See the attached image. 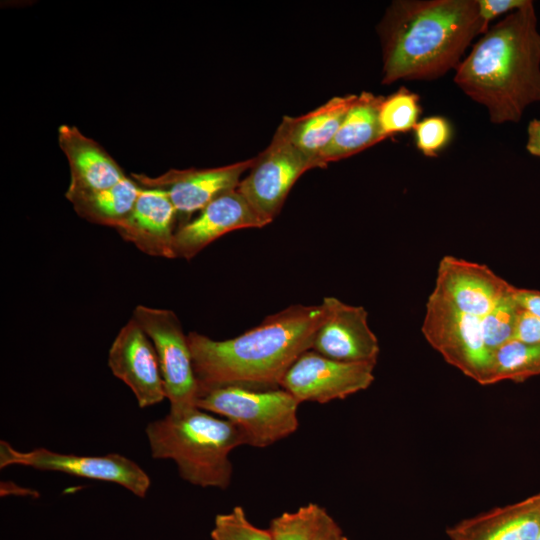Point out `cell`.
I'll use <instances>...</instances> for the list:
<instances>
[{
	"label": "cell",
	"mask_w": 540,
	"mask_h": 540,
	"mask_svg": "<svg viewBox=\"0 0 540 540\" xmlns=\"http://www.w3.org/2000/svg\"><path fill=\"white\" fill-rule=\"evenodd\" d=\"M320 167L276 131L269 146L257 157L238 191L266 220L279 214L287 195L307 170Z\"/></svg>",
	"instance_id": "cell-9"
},
{
	"label": "cell",
	"mask_w": 540,
	"mask_h": 540,
	"mask_svg": "<svg viewBox=\"0 0 540 540\" xmlns=\"http://www.w3.org/2000/svg\"><path fill=\"white\" fill-rule=\"evenodd\" d=\"M357 95L337 96L298 117L285 116L277 131L320 167L319 154L330 143Z\"/></svg>",
	"instance_id": "cell-19"
},
{
	"label": "cell",
	"mask_w": 540,
	"mask_h": 540,
	"mask_svg": "<svg viewBox=\"0 0 540 540\" xmlns=\"http://www.w3.org/2000/svg\"><path fill=\"white\" fill-rule=\"evenodd\" d=\"M419 95L402 86L383 97L379 106V123L385 138L414 129L421 113Z\"/></svg>",
	"instance_id": "cell-23"
},
{
	"label": "cell",
	"mask_w": 540,
	"mask_h": 540,
	"mask_svg": "<svg viewBox=\"0 0 540 540\" xmlns=\"http://www.w3.org/2000/svg\"><path fill=\"white\" fill-rule=\"evenodd\" d=\"M254 160L215 168L172 169L157 177L135 173L131 177L143 187L164 190L176 209L180 226L217 197L237 189L243 173L252 167Z\"/></svg>",
	"instance_id": "cell-11"
},
{
	"label": "cell",
	"mask_w": 540,
	"mask_h": 540,
	"mask_svg": "<svg viewBox=\"0 0 540 540\" xmlns=\"http://www.w3.org/2000/svg\"><path fill=\"white\" fill-rule=\"evenodd\" d=\"M454 82L483 105L493 124L516 123L540 101V33L534 4L509 13L472 47Z\"/></svg>",
	"instance_id": "cell-3"
},
{
	"label": "cell",
	"mask_w": 540,
	"mask_h": 540,
	"mask_svg": "<svg viewBox=\"0 0 540 540\" xmlns=\"http://www.w3.org/2000/svg\"><path fill=\"white\" fill-rule=\"evenodd\" d=\"M376 364L337 361L309 349L283 376L280 388L300 403H327L366 390L373 383Z\"/></svg>",
	"instance_id": "cell-10"
},
{
	"label": "cell",
	"mask_w": 540,
	"mask_h": 540,
	"mask_svg": "<svg viewBox=\"0 0 540 540\" xmlns=\"http://www.w3.org/2000/svg\"><path fill=\"white\" fill-rule=\"evenodd\" d=\"M520 309L513 293L480 319L485 342L493 353L513 339Z\"/></svg>",
	"instance_id": "cell-25"
},
{
	"label": "cell",
	"mask_w": 540,
	"mask_h": 540,
	"mask_svg": "<svg viewBox=\"0 0 540 540\" xmlns=\"http://www.w3.org/2000/svg\"><path fill=\"white\" fill-rule=\"evenodd\" d=\"M514 298L522 310L540 318V291L516 287Z\"/></svg>",
	"instance_id": "cell-31"
},
{
	"label": "cell",
	"mask_w": 540,
	"mask_h": 540,
	"mask_svg": "<svg viewBox=\"0 0 540 540\" xmlns=\"http://www.w3.org/2000/svg\"><path fill=\"white\" fill-rule=\"evenodd\" d=\"M132 317L151 339L160 365L166 398L171 413L196 406L199 388L187 335L172 310L135 307Z\"/></svg>",
	"instance_id": "cell-7"
},
{
	"label": "cell",
	"mask_w": 540,
	"mask_h": 540,
	"mask_svg": "<svg viewBox=\"0 0 540 540\" xmlns=\"http://www.w3.org/2000/svg\"><path fill=\"white\" fill-rule=\"evenodd\" d=\"M416 148L426 157H437L452 139L453 129L443 116H429L419 121L414 129Z\"/></svg>",
	"instance_id": "cell-27"
},
{
	"label": "cell",
	"mask_w": 540,
	"mask_h": 540,
	"mask_svg": "<svg viewBox=\"0 0 540 540\" xmlns=\"http://www.w3.org/2000/svg\"><path fill=\"white\" fill-rule=\"evenodd\" d=\"M382 99V96L370 92L357 95L336 134L318 156L323 167L329 162L350 157L386 139L379 123Z\"/></svg>",
	"instance_id": "cell-20"
},
{
	"label": "cell",
	"mask_w": 540,
	"mask_h": 540,
	"mask_svg": "<svg viewBox=\"0 0 540 540\" xmlns=\"http://www.w3.org/2000/svg\"><path fill=\"white\" fill-rule=\"evenodd\" d=\"M540 375V343L510 340L493 353L491 384L524 382Z\"/></svg>",
	"instance_id": "cell-22"
},
{
	"label": "cell",
	"mask_w": 540,
	"mask_h": 540,
	"mask_svg": "<svg viewBox=\"0 0 540 540\" xmlns=\"http://www.w3.org/2000/svg\"><path fill=\"white\" fill-rule=\"evenodd\" d=\"M269 223L238 189L229 191L211 201L194 219L177 227L173 240L174 258L190 260L231 231L262 228Z\"/></svg>",
	"instance_id": "cell-14"
},
{
	"label": "cell",
	"mask_w": 540,
	"mask_h": 540,
	"mask_svg": "<svg viewBox=\"0 0 540 540\" xmlns=\"http://www.w3.org/2000/svg\"><path fill=\"white\" fill-rule=\"evenodd\" d=\"M326 510L308 503L293 512H283L270 521L272 540H312Z\"/></svg>",
	"instance_id": "cell-24"
},
{
	"label": "cell",
	"mask_w": 540,
	"mask_h": 540,
	"mask_svg": "<svg viewBox=\"0 0 540 540\" xmlns=\"http://www.w3.org/2000/svg\"><path fill=\"white\" fill-rule=\"evenodd\" d=\"M421 330L448 364L481 385H491L493 351L485 342L480 318L431 292Z\"/></svg>",
	"instance_id": "cell-6"
},
{
	"label": "cell",
	"mask_w": 540,
	"mask_h": 540,
	"mask_svg": "<svg viewBox=\"0 0 540 540\" xmlns=\"http://www.w3.org/2000/svg\"><path fill=\"white\" fill-rule=\"evenodd\" d=\"M323 302L327 316L315 334L311 349L337 361L376 364L380 347L369 327L366 309L335 297H325Z\"/></svg>",
	"instance_id": "cell-15"
},
{
	"label": "cell",
	"mask_w": 540,
	"mask_h": 540,
	"mask_svg": "<svg viewBox=\"0 0 540 540\" xmlns=\"http://www.w3.org/2000/svg\"><path fill=\"white\" fill-rule=\"evenodd\" d=\"M108 366L131 389L140 408L151 407L166 398L155 347L133 317L113 340Z\"/></svg>",
	"instance_id": "cell-13"
},
{
	"label": "cell",
	"mask_w": 540,
	"mask_h": 540,
	"mask_svg": "<svg viewBox=\"0 0 540 540\" xmlns=\"http://www.w3.org/2000/svg\"><path fill=\"white\" fill-rule=\"evenodd\" d=\"M58 143L70 168V184L65 193L67 200L112 187L127 177L112 156L76 126L61 125L58 128Z\"/></svg>",
	"instance_id": "cell-17"
},
{
	"label": "cell",
	"mask_w": 540,
	"mask_h": 540,
	"mask_svg": "<svg viewBox=\"0 0 540 540\" xmlns=\"http://www.w3.org/2000/svg\"><path fill=\"white\" fill-rule=\"evenodd\" d=\"M142 186L127 176L112 187L68 199L75 212L88 222L116 229L131 214Z\"/></svg>",
	"instance_id": "cell-21"
},
{
	"label": "cell",
	"mask_w": 540,
	"mask_h": 540,
	"mask_svg": "<svg viewBox=\"0 0 540 540\" xmlns=\"http://www.w3.org/2000/svg\"><path fill=\"white\" fill-rule=\"evenodd\" d=\"M300 402L282 388L258 390L222 386L198 395L196 406L233 423L245 445L265 448L292 435L298 428Z\"/></svg>",
	"instance_id": "cell-5"
},
{
	"label": "cell",
	"mask_w": 540,
	"mask_h": 540,
	"mask_svg": "<svg viewBox=\"0 0 540 540\" xmlns=\"http://www.w3.org/2000/svg\"><path fill=\"white\" fill-rule=\"evenodd\" d=\"M312 540H348L340 526L326 511Z\"/></svg>",
	"instance_id": "cell-30"
},
{
	"label": "cell",
	"mask_w": 540,
	"mask_h": 540,
	"mask_svg": "<svg viewBox=\"0 0 540 540\" xmlns=\"http://www.w3.org/2000/svg\"><path fill=\"white\" fill-rule=\"evenodd\" d=\"M22 465L40 471H55L92 480L119 484L138 497H145L151 480L133 460L118 453L101 456L63 454L46 448L18 451L0 441V467Z\"/></svg>",
	"instance_id": "cell-8"
},
{
	"label": "cell",
	"mask_w": 540,
	"mask_h": 540,
	"mask_svg": "<svg viewBox=\"0 0 540 540\" xmlns=\"http://www.w3.org/2000/svg\"><path fill=\"white\" fill-rule=\"evenodd\" d=\"M515 288L484 264L446 255L439 261L432 292L461 312L481 319Z\"/></svg>",
	"instance_id": "cell-12"
},
{
	"label": "cell",
	"mask_w": 540,
	"mask_h": 540,
	"mask_svg": "<svg viewBox=\"0 0 540 540\" xmlns=\"http://www.w3.org/2000/svg\"><path fill=\"white\" fill-rule=\"evenodd\" d=\"M526 150L540 157V119H533L528 124Z\"/></svg>",
	"instance_id": "cell-32"
},
{
	"label": "cell",
	"mask_w": 540,
	"mask_h": 540,
	"mask_svg": "<svg viewBox=\"0 0 540 540\" xmlns=\"http://www.w3.org/2000/svg\"><path fill=\"white\" fill-rule=\"evenodd\" d=\"M539 532L540 492L462 519L446 529L450 540H537Z\"/></svg>",
	"instance_id": "cell-18"
},
{
	"label": "cell",
	"mask_w": 540,
	"mask_h": 540,
	"mask_svg": "<svg viewBox=\"0 0 540 540\" xmlns=\"http://www.w3.org/2000/svg\"><path fill=\"white\" fill-rule=\"evenodd\" d=\"M212 540H272L270 531L253 525L241 506L218 514L211 531Z\"/></svg>",
	"instance_id": "cell-26"
},
{
	"label": "cell",
	"mask_w": 540,
	"mask_h": 540,
	"mask_svg": "<svg viewBox=\"0 0 540 540\" xmlns=\"http://www.w3.org/2000/svg\"><path fill=\"white\" fill-rule=\"evenodd\" d=\"M537 540H540V532H539V536H538V539Z\"/></svg>",
	"instance_id": "cell-33"
},
{
	"label": "cell",
	"mask_w": 540,
	"mask_h": 540,
	"mask_svg": "<svg viewBox=\"0 0 540 540\" xmlns=\"http://www.w3.org/2000/svg\"><path fill=\"white\" fill-rule=\"evenodd\" d=\"M177 212L168 194L159 188H141L129 217L115 230L143 253L173 259Z\"/></svg>",
	"instance_id": "cell-16"
},
{
	"label": "cell",
	"mask_w": 540,
	"mask_h": 540,
	"mask_svg": "<svg viewBox=\"0 0 540 540\" xmlns=\"http://www.w3.org/2000/svg\"><path fill=\"white\" fill-rule=\"evenodd\" d=\"M145 433L154 459L173 460L184 481L202 488H228L233 473L229 455L245 445L233 423L198 407L169 412L148 423Z\"/></svg>",
	"instance_id": "cell-4"
},
{
	"label": "cell",
	"mask_w": 540,
	"mask_h": 540,
	"mask_svg": "<svg viewBox=\"0 0 540 540\" xmlns=\"http://www.w3.org/2000/svg\"><path fill=\"white\" fill-rule=\"evenodd\" d=\"M383 76L434 80L456 69L471 41L482 35L477 0H397L378 26Z\"/></svg>",
	"instance_id": "cell-2"
},
{
	"label": "cell",
	"mask_w": 540,
	"mask_h": 540,
	"mask_svg": "<svg viewBox=\"0 0 540 540\" xmlns=\"http://www.w3.org/2000/svg\"><path fill=\"white\" fill-rule=\"evenodd\" d=\"M327 306L291 305L227 340L187 334L199 394L222 386L268 390L280 383L294 361L312 348ZM198 394V395H199Z\"/></svg>",
	"instance_id": "cell-1"
},
{
	"label": "cell",
	"mask_w": 540,
	"mask_h": 540,
	"mask_svg": "<svg viewBox=\"0 0 540 540\" xmlns=\"http://www.w3.org/2000/svg\"><path fill=\"white\" fill-rule=\"evenodd\" d=\"M513 339L526 343H540V318L520 309Z\"/></svg>",
	"instance_id": "cell-29"
},
{
	"label": "cell",
	"mask_w": 540,
	"mask_h": 540,
	"mask_svg": "<svg viewBox=\"0 0 540 540\" xmlns=\"http://www.w3.org/2000/svg\"><path fill=\"white\" fill-rule=\"evenodd\" d=\"M529 1L530 0H477L483 34L489 29V24L492 20L502 14H509L525 6Z\"/></svg>",
	"instance_id": "cell-28"
}]
</instances>
